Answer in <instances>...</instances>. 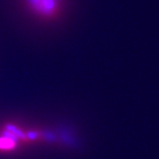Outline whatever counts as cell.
<instances>
[{"label":"cell","instance_id":"cell-1","mask_svg":"<svg viewBox=\"0 0 159 159\" xmlns=\"http://www.w3.org/2000/svg\"><path fill=\"white\" fill-rule=\"evenodd\" d=\"M63 0H25L31 12L39 17L51 18L59 14Z\"/></svg>","mask_w":159,"mask_h":159}]
</instances>
